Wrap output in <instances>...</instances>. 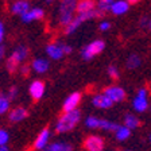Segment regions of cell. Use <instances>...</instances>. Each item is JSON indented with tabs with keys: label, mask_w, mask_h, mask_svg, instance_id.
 <instances>
[{
	"label": "cell",
	"mask_w": 151,
	"mask_h": 151,
	"mask_svg": "<svg viewBox=\"0 0 151 151\" xmlns=\"http://www.w3.org/2000/svg\"><path fill=\"white\" fill-rule=\"evenodd\" d=\"M129 136H131V129L127 128L126 126H120L119 128L115 131V138H116L119 142L126 140V139H128Z\"/></svg>",
	"instance_id": "7402d4cb"
},
{
	"label": "cell",
	"mask_w": 151,
	"mask_h": 151,
	"mask_svg": "<svg viewBox=\"0 0 151 151\" xmlns=\"http://www.w3.org/2000/svg\"><path fill=\"white\" fill-rule=\"evenodd\" d=\"M49 139H50V129H49V128H43L41 132H39V135L37 136V139H35L34 148H35V150L42 151L43 148H46L47 146L50 145V143H49Z\"/></svg>",
	"instance_id": "30bf717a"
},
{
	"label": "cell",
	"mask_w": 151,
	"mask_h": 151,
	"mask_svg": "<svg viewBox=\"0 0 151 151\" xmlns=\"http://www.w3.org/2000/svg\"><path fill=\"white\" fill-rule=\"evenodd\" d=\"M42 151H73V146L68 142H53Z\"/></svg>",
	"instance_id": "2e32d148"
},
{
	"label": "cell",
	"mask_w": 151,
	"mask_h": 151,
	"mask_svg": "<svg viewBox=\"0 0 151 151\" xmlns=\"http://www.w3.org/2000/svg\"><path fill=\"white\" fill-rule=\"evenodd\" d=\"M45 15L43 9L39 8V7H34V8H30L26 14H23L20 18L24 23H28V22H32V20H38V19H42Z\"/></svg>",
	"instance_id": "7c38bea8"
},
{
	"label": "cell",
	"mask_w": 151,
	"mask_h": 151,
	"mask_svg": "<svg viewBox=\"0 0 151 151\" xmlns=\"http://www.w3.org/2000/svg\"><path fill=\"white\" fill-rule=\"evenodd\" d=\"M94 107L97 108H101V109H108V108L112 107V100H111L108 96H105L104 93H100V94H96L92 100Z\"/></svg>",
	"instance_id": "5bb4252c"
},
{
	"label": "cell",
	"mask_w": 151,
	"mask_h": 151,
	"mask_svg": "<svg viewBox=\"0 0 151 151\" xmlns=\"http://www.w3.org/2000/svg\"><path fill=\"white\" fill-rule=\"evenodd\" d=\"M27 55H28V49L27 47L26 46H18L15 50L12 51V54H11V57L8 58V61H7V70H8L9 73L16 72L19 63H22L23 61L27 58Z\"/></svg>",
	"instance_id": "3957f363"
},
{
	"label": "cell",
	"mask_w": 151,
	"mask_h": 151,
	"mask_svg": "<svg viewBox=\"0 0 151 151\" xmlns=\"http://www.w3.org/2000/svg\"><path fill=\"white\" fill-rule=\"evenodd\" d=\"M80 101H81V94L78 92H74L70 96H68L66 100L63 101V112H72V111L77 109Z\"/></svg>",
	"instance_id": "8fae6325"
},
{
	"label": "cell",
	"mask_w": 151,
	"mask_h": 151,
	"mask_svg": "<svg viewBox=\"0 0 151 151\" xmlns=\"http://www.w3.org/2000/svg\"><path fill=\"white\" fill-rule=\"evenodd\" d=\"M124 126L129 129L138 128V127L140 126V120H139V117H136L135 115H126V116H124Z\"/></svg>",
	"instance_id": "44dd1931"
},
{
	"label": "cell",
	"mask_w": 151,
	"mask_h": 151,
	"mask_svg": "<svg viewBox=\"0 0 151 151\" xmlns=\"http://www.w3.org/2000/svg\"><path fill=\"white\" fill-rule=\"evenodd\" d=\"M28 9H30V3H28L27 0H16L15 3L11 6V11L20 16L27 12Z\"/></svg>",
	"instance_id": "e0dca14e"
},
{
	"label": "cell",
	"mask_w": 151,
	"mask_h": 151,
	"mask_svg": "<svg viewBox=\"0 0 151 151\" xmlns=\"http://www.w3.org/2000/svg\"><path fill=\"white\" fill-rule=\"evenodd\" d=\"M132 105H134V109H135L136 112H145V111H147V108H148L147 91H146L145 88H142L138 91V94H136L135 99H134Z\"/></svg>",
	"instance_id": "ba28073f"
},
{
	"label": "cell",
	"mask_w": 151,
	"mask_h": 151,
	"mask_svg": "<svg viewBox=\"0 0 151 151\" xmlns=\"http://www.w3.org/2000/svg\"><path fill=\"white\" fill-rule=\"evenodd\" d=\"M148 23H150V20H148V19L145 16V18H142V19H140V22H139V24H140L142 27H146V26H148Z\"/></svg>",
	"instance_id": "d6a6232c"
},
{
	"label": "cell",
	"mask_w": 151,
	"mask_h": 151,
	"mask_svg": "<svg viewBox=\"0 0 151 151\" xmlns=\"http://www.w3.org/2000/svg\"><path fill=\"white\" fill-rule=\"evenodd\" d=\"M115 0H99L97 1V9L101 12H105V11H111Z\"/></svg>",
	"instance_id": "cb8c5ba5"
},
{
	"label": "cell",
	"mask_w": 151,
	"mask_h": 151,
	"mask_svg": "<svg viewBox=\"0 0 151 151\" xmlns=\"http://www.w3.org/2000/svg\"><path fill=\"white\" fill-rule=\"evenodd\" d=\"M30 94L34 100H39L42 99V96L45 94V84L39 80H35L30 85Z\"/></svg>",
	"instance_id": "4fadbf2b"
},
{
	"label": "cell",
	"mask_w": 151,
	"mask_h": 151,
	"mask_svg": "<svg viewBox=\"0 0 151 151\" xmlns=\"http://www.w3.org/2000/svg\"><path fill=\"white\" fill-rule=\"evenodd\" d=\"M148 28L151 30V20H150V23H148Z\"/></svg>",
	"instance_id": "8d00e7d4"
},
{
	"label": "cell",
	"mask_w": 151,
	"mask_h": 151,
	"mask_svg": "<svg viewBox=\"0 0 151 151\" xmlns=\"http://www.w3.org/2000/svg\"><path fill=\"white\" fill-rule=\"evenodd\" d=\"M16 96H18V88H16V86H11L8 91V96H7V97H8L9 100H14Z\"/></svg>",
	"instance_id": "f1b7e54d"
},
{
	"label": "cell",
	"mask_w": 151,
	"mask_h": 151,
	"mask_svg": "<svg viewBox=\"0 0 151 151\" xmlns=\"http://www.w3.org/2000/svg\"><path fill=\"white\" fill-rule=\"evenodd\" d=\"M104 94L108 96L112 100V103H120V101H123L126 99V92L120 86H108L104 91Z\"/></svg>",
	"instance_id": "9c48e42d"
},
{
	"label": "cell",
	"mask_w": 151,
	"mask_h": 151,
	"mask_svg": "<svg viewBox=\"0 0 151 151\" xmlns=\"http://www.w3.org/2000/svg\"><path fill=\"white\" fill-rule=\"evenodd\" d=\"M104 139L99 135H91L85 139L84 148L85 151H103L104 150Z\"/></svg>",
	"instance_id": "52a82bcc"
},
{
	"label": "cell",
	"mask_w": 151,
	"mask_h": 151,
	"mask_svg": "<svg viewBox=\"0 0 151 151\" xmlns=\"http://www.w3.org/2000/svg\"><path fill=\"white\" fill-rule=\"evenodd\" d=\"M72 51H73L72 46H69V45H66V43H62V42H58V41L47 45V47H46L47 55L50 57V58H53V60H61L63 55H68V54H70Z\"/></svg>",
	"instance_id": "5b68a950"
},
{
	"label": "cell",
	"mask_w": 151,
	"mask_h": 151,
	"mask_svg": "<svg viewBox=\"0 0 151 151\" xmlns=\"http://www.w3.org/2000/svg\"><path fill=\"white\" fill-rule=\"evenodd\" d=\"M150 142H151V136H150Z\"/></svg>",
	"instance_id": "74e56055"
},
{
	"label": "cell",
	"mask_w": 151,
	"mask_h": 151,
	"mask_svg": "<svg viewBox=\"0 0 151 151\" xmlns=\"http://www.w3.org/2000/svg\"><path fill=\"white\" fill-rule=\"evenodd\" d=\"M4 53H6V49H4V47L1 46V45H0V60H3Z\"/></svg>",
	"instance_id": "836d02e7"
},
{
	"label": "cell",
	"mask_w": 151,
	"mask_h": 151,
	"mask_svg": "<svg viewBox=\"0 0 151 151\" xmlns=\"http://www.w3.org/2000/svg\"><path fill=\"white\" fill-rule=\"evenodd\" d=\"M49 66H50V63L45 58H37L32 61V69L37 73H46L49 70Z\"/></svg>",
	"instance_id": "d6986e66"
},
{
	"label": "cell",
	"mask_w": 151,
	"mask_h": 151,
	"mask_svg": "<svg viewBox=\"0 0 151 151\" xmlns=\"http://www.w3.org/2000/svg\"><path fill=\"white\" fill-rule=\"evenodd\" d=\"M3 39H4V24L3 22H0V45H1Z\"/></svg>",
	"instance_id": "1f68e13d"
},
{
	"label": "cell",
	"mask_w": 151,
	"mask_h": 151,
	"mask_svg": "<svg viewBox=\"0 0 151 151\" xmlns=\"http://www.w3.org/2000/svg\"><path fill=\"white\" fill-rule=\"evenodd\" d=\"M0 151H9V148L7 147V146H1V147H0Z\"/></svg>",
	"instance_id": "e575fe53"
},
{
	"label": "cell",
	"mask_w": 151,
	"mask_h": 151,
	"mask_svg": "<svg viewBox=\"0 0 151 151\" xmlns=\"http://www.w3.org/2000/svg\"><path fill=\"white\" fill-rule=\"evenodd\" d=\"M30 69H31V68L28 65H23V66H20V73H22L23 76H27L28 73H30Z\"/></svg>",
	"instance_id": "4dcf8cb0"
},
{
	"label": "cell",
	"mask_w": 151,
	"mask_h": 151,
	"mask_svg": "<svg viewBox=\"0 0 151 151\" xmlns=\"http://www.w3.org/2000/svg\"><path fill=\"white\" fill-rule=\"evenodd\" d=\"M8 140H9V134L6 129L0 128V147H1V146H7Z\"/></svg>",
	"instance_id": "4316f807"
},
{
	"label": "cell",
	"mask_w": 151,
	"mask_h": 151,
	"mask_svg": "<svg viewBox=\"0 0 151 151\" xmlns=\"http://www.w3.org/2000/svg\"><path fill=\"white\" fill-rule=\"evenodd\" d=\"M28 116V112L26 108L23 107H18V108H14L8 115V119L11 123H20L22 120H24L26 117Z\"/></svg>",
	"instance_id": "9a60e30c"
},
{
	"label": "cell",
	"mask_w": 151,
	"mask_h": 151,
	"mask_svg": "<svg viewBox=\"0 0 151 151\" xmlns=\"http://www.w3.org/2000/svg\"><path fill=\"white\" fill-rule=\"evenodd\" d=\"M128 8H129V3L127 0H117V1L113 3L111 11L115 15H123V14H126L128 11Z\"/></svg>",
	"instance_id": "ac0fdd59"
},
{
	"label": "cell",
	"mask_w": 151,
	"mask_h": 151,
	"mask_svg": "<svg viewBox=\"0 0 151 151\" xmlns=\"http://www.w3.org/2000/svg\"><path fill=\"white\" fill-rule=\"evenodd\" d=\"M109 27H111V24H109V22H101L100 23V26H99V28H100L101 31H107V30H109Z\"/></svg>",
	"instance_id": "f546056e"
},
{
	"label": "cell",
	"mask_w": 151,
	"mask_h": 151,
	"mask_svg": "<svg viewBox=\"0 0 151 151\" xmlns=\"http://www.w3.org/2000/svg\"><path fill=\"white\" fill-rule=\"evenodd\" d=\"M94 7H96V3L93 0H80L78 4H77V12L78 14L89 12V11L94 9Z\"/></svg>",
	"instance_id": "ffe728a7"
},
{
	"label": "cell",
	"mask_w": 151,
	"mask_h": 151,
	"mask_svg": "<svg viewBox=\"0 0 151 151\" xmlns=\"http://www.w3.org/2000/svg\"><path fill=\"white\" fill-rule=\"evenodd\" d=\"M80 119H81V112L78 109H74L72 112H63V115L55 123V131L58 134L72 131L78 124Z\"/></svg>",
	"instance_id": "6da1fadb"
},
{
	"label": "cell",
	"mask_w": 151,
	"mask_h": 151,
	"mask_svg": "<svg viewBox=\"0 0 151 151\" xmlns=\"http://www.w3.org/2000/svg\"><path fill=\"white\" fill-rule=\"evenodd\" d=\"M104 47H105V43H104L103 41H100V39L93 41V42H91V43L86 45V46L82 49L81 55H82L84 60H91V58H93L94 55L100 54L101 51L104 50Z\"/></svg>",
	"instance_id": "8992f818"
},
{
	"label": "cell",
	"mask_w": 151,
	"mask_h": 151,
	"mask_svg": "<svg viewBox=\"0 0 151 151\" xmlns=\"http://www.w3.org/2000/svg\"><path fill=\"white\" fill-rule=\"evenodd\" d=\"M100 16H103V12L99 11V9H92V11H89V12L78 14V15L72 20V23L65 27V32L66 34H72V32H74L84 22H86V20H89V19H93V18H100Z\"/></svg>",
	"instance_id": "277c9868"
},
{
	"label": "cell",
	"mask_w": 151,
	"mask_h": 151,
	"mask_svg": "<svg viewBox=\"0 0 151 151\" xmlns=\"http://www.w3.org/2000/svg\"><path fill=\"white\" fill-rule=\"evenodd\" d=\"M77 0H62L60 6V23L69 26L74 19V11H77Z\"/></svg>",
	"instance_id": "7a4b0ae2"
},
{
	"label": "cell",
	"mask_w": 151,
	"mask_h": 151,
	"mask_svg": "<svg viewBox=\"0 0 151 151\" xmlns=\"http://www.w3.org/2000/svg\"><path fill=\"white\" fill-rule=\"evenodd\" d=\"M99 120H100V117L89 116L85 119V126L88 128H99Z\"/></svg>",
	"instance_id": "484cf974"
},
{
	"label": "cell",
	"mask_w": 151,
	"mask_h": 151,
	"mask_svg": "<svg viewBox=\"0 0 151 151\" xmlns=\"http://www.w3.org/2000/svg\"><path fill=\"white\" fill-rule=\"evenodd\" d=\"M140 57L138 55V54H131V55L127 58V68L128 69H136V68H139L140 66Z\"/></svg>",
	"instance_id": "603a6c76"
},
{
	"label": "cell",
	"mask_w": 151,
	"mask_h": 151,
	"mask_svg": "<svg viewBox=\"0 0 151 151\" xmlns=\"http://www.w3.org/2000/svg\"><path fill=\"white\" fill-rule=\"evenodd\" d=\"M124 151H129V150H124Z\"/></svg>",
	"instance_id": "f35d334b"
},
{
	"label": "cell",
	"mask_w": 151,
	"mask_h": 151,
	"mask_svg": "<svg viewBox=\"0 0 151 151\" xmlns=\"http://www.w3.org/2000/svg\"><path fill=\"white\" fill-rule=\"evenodd\" d=\"M9 109V99L0 93V115H4Z\"/></svg>",
	"instance_id": "d4e9b609"
},
{
	"label": "cell",
	"mask_w": 151,
	"mask_h": 151,
	"mask_svg": "<svg viewBox=\"0 0 151 151\" xmlns=\"http://www.w3.org/2000/svg\"><path fill=\"white\" fill-rule=\"evenodd\" d=\"M107 72H108V74H109L112 78H119V69H117L116 66H113V65L108 66Z\"/></svg>",
	"instance_id": "83f0119b"
},
{
	"label": "cell",
	"mask_w": 151,
	"mask_h": 151,
	"mask_svg": "<svg viewBox=\"0 0 151 151\" xmlns=\"http://www.w3.org/2000/svg\"><path fill=\"white\" fill-rule=\"evenodd\" d=\"M139 0H128V3H138Z\"/></svg>",
	"instance_id": "d590c367"
}]
</instances>
